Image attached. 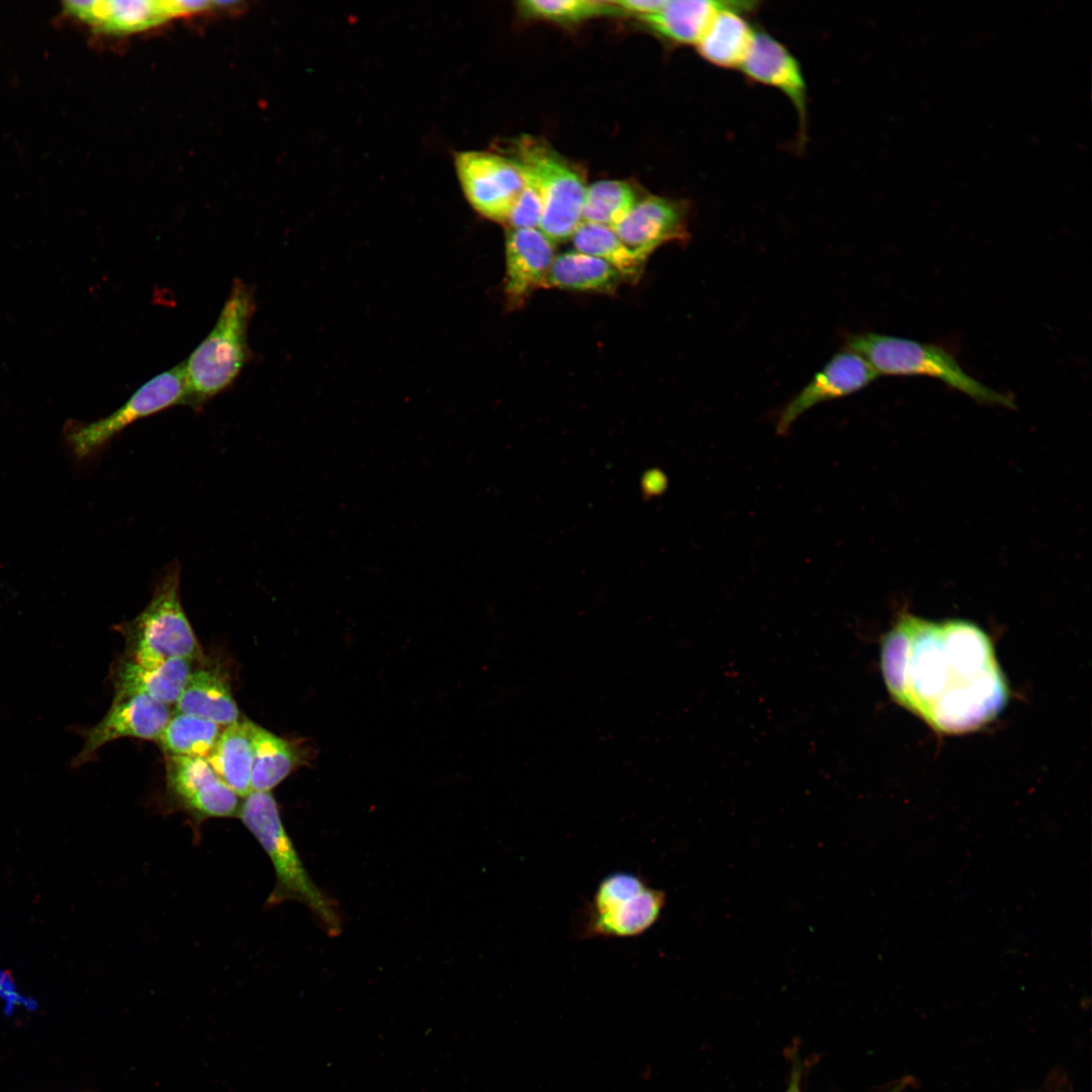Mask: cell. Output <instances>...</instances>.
Instances as JSON below:
<instances>
[{"label":"cell","mask_w":1092,"mask_h":1092,"mask_svg":"<svg viewBox=\"0 0 1092 1092\" xmlns=\"http://www.w3.org/2000/svg\"><path fill=\"white\" fill-rule=\"evenodd\" d=\"M879 375L857 353L844 347L781 410L777 433L786 435L796 420L813 406L859 391Z\"/></svg>","instance_id":"obj_13"},{"label":"cell","mask_w":1092,"mask_h":1092,"mask_svg":"<svg viewBox=\"0 0 1092 1092\" xmlns=\"http://www.w3.org/2000/svg\"><path fill=\"white\" fill-rule=\"evenodd\" d=\"M750 81L779 89L794 105L800 120V143L806 139L807 86L801 66L791 52L763 31H755L739 68Z\"/></svg>","instance_id":"obj_14"},{"label":"cell","mask_w":1092,"mask_h":1092,"mask_svg":"<svg viewBox=\"0 0 1092 1092\" xmlns=\"http://www.w3.org/2000/svg\"><path fill=\"white\" fill-rule=\"evenodd\" d=\"M64 11L112 34L142 31L172 18L167 1H66Z\"/></svg>","instance_id":"obj_18"},{"label":"cell","mask_w":1092,"mask_h":1092,"mask_svg":"<svg viewBox=\"0 0 1092 1092\" xmlns=\"http://www.w3.org/2000/svg\"><path fill=\"white\" fill-rule=\"evenodd\" d=\"M518 9L525 17L559 23L583 21L603 15H622L611 1L595 0H524Z\"/></svg>","instance_id":"obj_27"},{"label":"cell","mask_w":1092,"mask_h":1092,"mask_svg":"<svg viewBox=\"0 0 1092 1092\" xmlns=\"http://www.w3.org/2000/svg\"><path fill=\"white\" fill-rule=\"evenodd\" d=\"M542 213V197L535 186L525 179L524 188L505 224L508 229H536L539 226Z\"/></svg>","instance_id":"obj_28"},{"label":"cell","mask_w":1092,"mask_h":1092,"mask_svg":"<svg viewBox=\"0 0 1092 1092\" xmlns=\"http://www.w3.org/2000/svg\"><path fill=\"white\" fill-rule=\"evenodd\" d=\"M252 792H271L306 760V751L254 723Z\"/></svg>","instance_id":"obj_22"},{"label":"cell","mask_w":1092,"mask_h":1092,"mask_svg":"<svg viewBox=\"0 0 1092 1092\" xmlns=\"http://www.w3.org/2000/svg\"><path fill=\"white\" fill-rule=\"evenodd\" d=\"M0 998L6 1001V1010L11 1011L15 1004H21L29 1009L36 1006L31 998H24L17 992L15 981L7 970L0 971Z\"/></svg>","instance_id":"obj_29"},{"label":"cell","mask_w":1092,"mask_h":1092,"mask_svg":"<svg viewBox=\"0 0 1092 1092\" xmlns=\"http://www.w3.org/2000/svg\"><path fill=\"white\" fill-rule=\"evenodd\" d=\"M621 281L620 273L606 261L571 251L554 257L544 288L613 293Z\"/></svg>","instance_id":"obj_23"},{"label":"cell","mask_w":1092,"mask_h":1092,"mask_svg":"<svg viewBox=\"0 0 1092 1092\" xmlns=\"http://www.w3.org/2000/svg\"><path fill=\"white\" fill-rule=\"evenodd\" d=\"M254 309L253 291L236 279L215 325L184 362L185 404L200 408L236 380L250 357L248 328Z\"/></svg>","instance_id":"obj_3"},{"label":"cell","mask_w":1092,"mask_h":1092,"mask_svg":"<svg viewBox=\"0 0 1092 1092\" xmlns=\"http://www.w3.org/2000/svg\"><path fill=\"white\" fill-rule=\"evenodd\" d=\"M258 840L275 872V887L266 905L286 901L305 905L330 936L342 930V918L336 902L311 880L280 817L271 792H251L243 798L237 816Z\"/></svg>","instance_id":"obj_2"},{"label":"cell","mask_w":1092,"mask_h":1092,"mask_svg":"<svg viewBox=\"0 0 1092 1092\" xmlns=\"http://www.w3.org/2000/svg\"><path fill=\"white\" fill-rule=\"evenodd\" d=\"M571 239L575 251L606 261L620 273L623 280L637 282L642 275L646 262L623 244L614 229L582 221Z\"/></svg>","instance_id":"obj_24"},{"label":"cell","mask_w":1092,"mask_h":1092,"mask_svg":"<svg viewBox=\"0 0 1092 1092\" xmlns=\"http://www.w3.org/2000/svg\"><path fill=\"white\" fill-rule=\"evenodd\" d=\"M757 4L755 1H730L715 15L697 42L699 55L720 68H740L755 33L744 14L754 10Z\"/></svg>","instance_id":"obj_17"},{"label":"cell","mask_w":1092,"mask_h":1092,"mask_svg":"<svg viewBox=\"0 0 1092 1092\" xmlns=\"http://www.w3.org/2000/svg\"><path fill=\"white\" fill-rule=\"evenodd\" d=\"M87 1092H89V1091H87Z\"/></svg>","instance_id":"obj_33"},{"label":"cell","mask_w":1092,"mask_h":1092,"mask_svg":"<svg viewBox=\"0 0 1092 1092\" xmlns=\"http://www.w3.org/2000/svg\"><path fill=\"white\" fill-rule=\"evenodd\" d=\"M179 713L194 715L225 727L240 720L228 676L217 667L192 669L175 704Z\"/></svg>","instance_id":"obj_19"},{"label":"cell","mask_w":1092,"mask_h":1092,"mask_svg":"<svg viewBox=\"0 0 1092 1092\" xmlns=\"http://www.w3.org/2000/svg\"><path fill=\"white\" fill-rule=\"evenodd\" d=\"M639 199L635 188L627 181H597L586 187L581 220L614 229Z\"/></svg>","instance_id":"obj_26"},{"label":"cell","mask_w":1092,"mask_h":1092,"mask_svg":"<svg viewBox=\"0 0 1092 1092\" xmlns=\"http://www.w3.org/2000/svg\"><path fill=\"white\" fill-rule=\"evenodd\" d=\"M191 670L192 662L186 659L146 665L124 655L112 665L110 679L114 697L143 695L170 706L178 701Z\"/></svg>","instance_id":"obj_16"},{"label":"cell","mask_w":1092,"mask_h":1092,"mask_svg":"<svg viewBox=\"0 0 1092 1092\" xmlns=\"http://www.w3.org/2000/svg\"><path fill=\"white\" fill-rule=\"evenodd\" d=\"M457 175L471 206L485 218L506 223L525 179L509 157L468 151L455 159Z\"/></svg>","instance_id":"obj_9"},{"label":"cell","mask_w":1092,"mask_h":1092,"mask_svg":"<svg viewBox=\"0 0 1092 1092\" xmlns=\"http://www.w3.org/2000/svg\"><path fill=\"white\" fill-rule=\"evenodd\" d=\"M172 714L169 706L143 695L114 697L104 717L90 728H74L82 735L84 746L72 759L78 767L96 757L105 744L123 737L158 742Z\"/></svg>","instance_id":"obj_11"},{"label":"cell","mask_w":1092,"mask_h":1092,"mask_svg":"<svg viewBox=\"0 0 1092 1092\" xmlns=\"http://www.w3.org/2000/svg\"><path fill=\"white\" fill-rule=\"evenodd\" d=\"M509 156L542 197L540 231L551 242L572 237L581 223L586 183L583 172L542 139L518 138Z\"/></svg>","instance_id":"obj_6"},{"label":"cell","mask_w":1092,"mask_h":1092,"mask_svg":"<svg viewBox=\"0 0 1092 1092\" xmlns=\"http://www.w3.org/2000/svg\"><path fill=\"white\" fill-rule=\"evenodd\" d=\"M168 793L193 819L237 817L241 799L206 758L166 755Z\"/></svg>","instance_id":"obj_10"},{"label":"cell","mask_w":1092,"mask_h":1092,"mask_svg":"<svg viewBox=\"0 0 1092 1092\" xmlns=\"http://www.w3.org/2000/svg\"><path fill=\"white\" fill-rule=\"evenodd\" d=\"M180 577V564L174 560L158 576L144 610L118 625L125 639L126 656L146 665L175 658L191 662L202 659L201 646L182 607Z\"/></svg>","instance_id":"obj_5"},{"label":"cell","mask_w":1092,"mask_h":1092,"mask_svg":"<svg viewBox=\"0 0 1092 1092\" xmlns=\"http://www.w3.org/2000/svg\"><path fill=\"white\" fill-rule=\"evenodd\" d=\"M730 1L666 0L657 11L638 17L651 30L677 44H697L715 15Z\"/></svg>","instance_id":"obj_21"},{"label":"cell","mask_w":1092,"mask_h":1092,"mask_svg":"<svg viewBox=\"0 0 1092 1092\" xmlns=\"http://www.w3.org/2000/svg\"><path fill=\"white\" fill-rule=\"evenodd\" d=\"M802 1067L794 1065L786 1092H801Z\"/></svg>","instance_id":"obj_31"},{"label":"cell","mask_w":1092,"mask_h":1092,"mask_svg":"<svg viewBox=\"0 0 1092 1092\" xmlns=\"http://www.w3.org/2000/svg\"><path fill=\"white\" fill-rule=\"evenodd\" d=\"M221 730V726L214 722L176 712L166 724L158 743L166 755L206 758Z\"/></svg>","instance_id":"obj_25"},{"label":"cell","mask_w":1092,"mask_h":1092,"mask_svg":"<svg viewBox=\"0 0 1092 1092\" xmlns=\"http://www.w3.org/2000/svg\"><path fill=\"white\" fill-rule=\"evenodd\" d=\"M185 401L182 362L144 383L107 417L88 424H72L67 429V441L78 459H86L104 449L127 426L173 405L185 404Z\"/></svg>","instance_id":"obj_8"},{"label":"cell","mask_w":1092,"mask_h":1092,"mask_svg":"<svg viewBox=\"0 0 1092 1092\" xmlns=\"http://www.w3.org/2000/svg\"><path fill=\"white\" fill-rule=\"evenodd\" d=\"M666 0H620L611 1L623 14L644 16L660 9Z\"/></svg>","instance_id":"obj_30"},{"label":"cell","mask_w":1092,"mask_h":1092,"mask_svg":"<svg viewBox=\"0 0 1092 1092\" xmlns=\"http://www.w3.org/2000/svg\"><path fill=\"white\" fill-rule=\"evenodd\" d=\"M554 257L553 242L540 230L508 229L505 294L511 308L520 307L533 291L544 288Z\"/></svg>","instance_id":"obj_15"},{"label":"cell","mask_w":1092,"mask_h":1092,"mask_svg":"<svg viewBox=\"0 0 1092 1092\" xmlns=\"http://www.w3.org/2000/svg\"><path fill=\"white\" fill-rule=\"evenodd\" d=\"M690 210L687 200L647 195L637 201L614 231L630 251L646 262L660 246L689 241Z\"/></svg>","instance_id":"obj_12"},{"label":"cell","mask_w":1092,"mask_h":1092,"mask_svg":"<svg viewBox=\"0 0 1092 1092\" xmlns=\"http://www.w3.org/2000/svg\"><path fill=\"white\" fill-rule=\"evenodd\" d=\"M845 347L878 375L925 376L940 380L980 403L1014 407L1012 398L971 376L953 354L938 345L871 332L847 334Z\"/></svg>","instance_id":"obj_4"},{"label":"cell","mask_w":1092,"mask_h":1092,"mask_svg":"<svg viewBox=\"0 0 1092 1092\" xmlns=\"http://www.w3.org/2000/svg\"><path fill=\"white\" fill-rule=\"evenodd\" d=\"M253 727L248 719L225 726L206 757L218 778L242 799L252 792Z\"/></svg>","instance_id":"obj_20"},{"label":"cell","mask_w":1092,"mask_h":1092,"mask_svg":"<svg viewBox=\"0 0 1092 1092\" xmlns=\"http://www.w3.org/2000/svg\"><path fill=\"white\" fill-rule=\"evenodd\" d=\"M880 663L892 699L943 734L987 725L1010 696L991 638L964 620L900 615L882 638Z\"/></svg>","instance_id":"obj_1"},{"label":"cell","mask_w":1092,"mask_h":1092,"mask_svg":"<svg viewBox=\"0 0 1092 1092\" xmlns=\"http://www.w3.org/2000/svg\"><path fill=\"white\" fill-rule=\"evenodd\" d=\"M666 901L662 890L639 875L615 872L604 877L586 906L582 938H626L641 935L660 918Z\"/></svg>","instance_id":"obj_7"},{"label":"cell","mask_w":1092,"mask_h":1092,"mask_svg":"<svg viewBox=\"0 0 1092 1092\" xmlns=\"http://www.w3.org/2000/svg\"><path fill=\"white\" fill-rule=\"evenodd\" d=\"M891 1092H897V1091L895 1090V1091H891Z\"/></svg>","instance_id":"obj_32"}]
</instances>
